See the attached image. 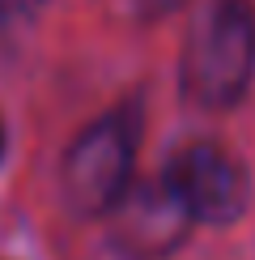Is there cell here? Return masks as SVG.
<instances>
[{
	"label": "cell",
	"mask_w": 255,
	"mask_h": 260,
	"mask_svg": "<svg viewBox=\"0 0 255 260\" xmlns=\"http://www.w3.org/2000/svg\"><path fill=\"white\" fill-rule=\"evenodd\" d=\"M183 90L200 107H230L255 73V9L247 0H212L183 47Z\"/></svg>",
	"instance_id": "cell-1"
},
{
	"label": "cell",
	"mask_w": 255,
	"mask_h": 260,
	"mask_svg": "<svg viewBox=\"0 0 255 260\" xmlns=\"http://www.w3.org/2000/svg\"><path fill=\"white\" fill-rule=\"evenodd\" d=\"M136 158V115L106 111L68 145L60 167V188L72 213L98 218L128 192Z\"/></svg>",
	"instance_id": "cell-2"
},
{
	"label": "cell",
	"mask_w": 255,
	"mask_h": 260,
	"mask_svg": "<svg viewBox=\"0 0 255 260\" xmlns=\"http://www.w3.org/2000/svg\"><path fill=\"white\" fill-rule=\"evenodd\" d=\"M166 183H170V192L183 201L191 222H208V226L234 222L251 201L247 167L221 145H187V149H179L175 162H170V171H166Z\"/></svg>",
	"instance_id": "cell-3"
},
{
	"label": "cell",
	"mask_w": 255,
	"mask_h": 260,
	"mask_svg": "<svg viewBox=\"0 0 255 260\" xmlns=\"http://www.w3.org/2000/svg\"><path fill=\"white\" fill-rule=\"evenodd\" d=\"M106 213H111V243L132 260H162L166 252H175L191 222L166 179L141 192H123Z\"/></svg>",
	"instance_id": "cell-4"
},
{
	"label": "cell",
	"mask_w": 255,
	"mask_h": 260,
	"mask_svg": "<svg viewBox=\"0 0 255 260\" xmlns=\"http://www.w3.org/2000/svg\"><path fill=\"white\" fill-rule=\"evenodd\" d=\"M9 5H30V0H9Z\"/></svg>",
	"instance_id": "cell-5"
},
{
	"label": "cell",
	"mask_w": 255,
	"mask_h": 260,
	"mask_svg": "<svg viewBox=\"0 0 255 260\" xmlns=\"http://www.w3.org/2000/svg\"><path fill=\"white\" fill-rule=\"evenodd\" d=\"M0 145H5V137H0Z\"/></svg>",
	"instance_id": "cell-6"
}]
</instances>
